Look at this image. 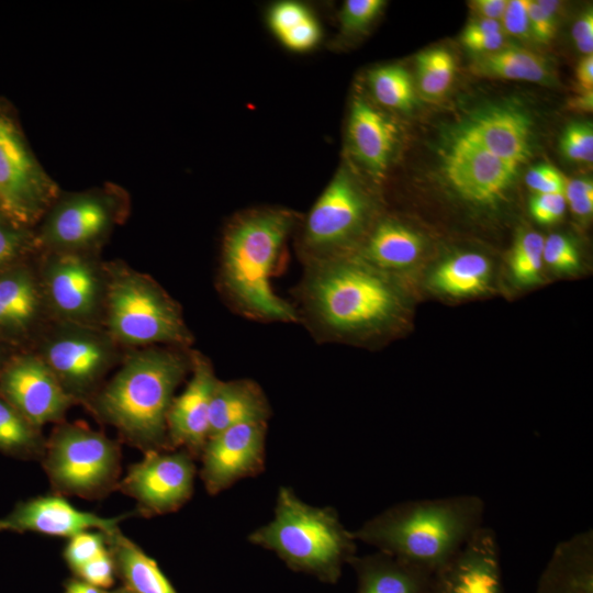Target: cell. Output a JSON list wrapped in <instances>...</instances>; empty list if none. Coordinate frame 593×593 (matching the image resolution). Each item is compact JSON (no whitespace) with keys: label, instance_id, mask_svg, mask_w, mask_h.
I'll return each instance as SVG.
<instances>
[{"label":"cell","instance_id":"6da1fadb","mask_svg":"<svg viewBox=\"0 0 593 593\" xmlns=\"http://www.w3.org/2000/svg\"><path fill=\"white\" fill-rule=\"evenodd\" d=\"M291 296L298 323L320 344L381 334L400 311L392 280L355 256L303 266Z\"/></svg>","mask_w":593,"mask_h":593},{"label":"cell","instance_id":"7a4b0ae2","mask_svg":"<svg viewBox=\"0 0 593 593\" xmlns=\"http://www.w3.org/2000/svg\"><path fill=\"white\" fill-rule=\"evenodd\" d=\"M301 215L282 206H257L236 213L222 236L216 288L237 315L260 323H298L290 301L271 280Z\"/></svg>","mask_w":593,"mask_h":593},{"label":"cell","instance_id":"3957f363","mask_svg":"<svg viewBox=\"0 0 593 593\" xmlns=\"http://www.w3.org/2000/svg\"><path fill=\"white\" fill-rule=\"evenodd\" d=\"M191 370V348H137L86 403L131 446L168 450L167 414L175 392Z\"/></svg>","mask_w":593,"mask_h":593},{"label":"cell","instance_id":"277c9868","mask_svg":"<svg viewBox=\"0 0 593 593\" xmlns=\"http://www.w3.org/2000/svg\"><path fill=\"white\" fill-rule=\"evenodd\" d=\"M484 512L475 494L411 500L383 510L353 535L432 574L483 526Z\"/></svg>","mask_w":593,"mask_h":593},{"label":"cell","instance_id":"5b68a950","mask_svg":"<svg viewBox=\"0 0 593 593\" xmlns=\"http://www.w3.org/2000/svg\"><path fill=\"white\" fill-rule=\"evenodd\" d=\"M248 540L276 552L289 567L329 581L356 556L358 542L333 507L310 505L289 486L278 491L273 518Z\"/></svg>","mask_w":593,"mask_h":593},{"label":"cell","instance_id":"8992f818","mask_svg":"<svg viewBox=\"0 0 593 593\" xmlns=\"http://www.w3.org/2000/svg\"><path fill=\"white\" fill-rule=\"evenodd\" d=\"M105 265L102 327L120 346L191 348L180 304L154 278L119 262Z\"/></svg>","mask_w":593,"mask_h":593},{"label":"cell","instance_id":"52a82bcc","mask_svg":"<svg viewBox=\"0 0 593 593\" xmlns=\"http://www.w3.org/2000/svg\"><path fill=\"white\" fill-rule=\"evenodd\" d=\"M372 206L363 186L340 167L294 231L302 266L354 256Z\"/></svg>","mask_w":593,"mask_h":593},{"label":"cell","instance_id":"ba28073f","mask_svg":"<svg viewBox=\"0 0 593 593\" xmlns=\"http://www.w3.org/2000/svg\"><path fill=\"white\" fill-rule=\"evenodd\" d=\"M121 452L115 440L82 423H58L42 457L56 494L97 500L118 489Z\"/></svg>","mask_w":593,"mask_h":593},{"label":"cell","instance_id":"9c48e42d","mask_svg":"<svg viewBox=\"0 0 593 593\" xmlns=\"http://www.w3.org/2000/svg\"><path fill=\"white\" fill-rule=\"evenodd\" d=\"M120 345L102 327L51 321L35 351L77 402L87 403L121 361Z\"/></svg>","mask_w":593,"mask_h":593},{"label":"cell","instance_id":"30bf717a","mask_svg":"<svg viewBox=\"0 0 593 593\" xmlns=\"http://www.w3.org/2000/svg\"><path fill=\"white\" fill-rule=\"evenodd\" d=\"M37 275L52 321L102 326L105 264L89 251H47Z\"/></svg>","mask_w":593,"mask_h":593},{"label":"cell","instance_id":"8fae6325","mask_svg":"<svg viewBox=\"0 0 593 593\" xmlns=\"http://www.w3.org/2000/svg\"><path fill=\"white\" fill-rule=\"evenodd\" d=\"M56 186L35 161L19 130L0 111V213L26 227L48 212Z\"/></svg>","mask_w":593,"mask_h":593},{"label":"cell","instance_id":"7c38bea8","mask_svg":"<svg viewBox=\"0 0 593 593\" xmlns=\"http://www.w3.org/2000/svg\"><path fill=\"white\" fill-rule=\"evenodd\" d=\"M194 475L193 457L188 451L150 450L130 467L118 489L136 501L143 515H163L191 497Z\"/></svg>","mask_w":593,"mask_h":593},{"label":"cell","instance_id":"4fadbf2b","mask_svg":"<svg viewBox=\"0 0 593 593\" xmlns=\"http://www.w3.org/2000/svg\"><path fill=\"white\" fill-rule=\"evenodd\" d=\"M0 395L36 427L61 423L77 402L34 351L9 361L0 372Z\"/></svg>","mask_w":593,"mask_h":593},{"label":"cell","instance_id":"5bb4252c","mask_svg":"<svg viewBox=\"0 0 593 593\" xmlns=\"http://www.w3.org/2000/svg\"><path fill=\"white\" fill-rule=\"evenodd\" d=\"M116 206L110 197L96 193L61 200L47 213L38 246L47 251H89L110 231Z\"/></svg>","mask_w":593,"mask_h":593},{"label":"cell","instance_id":"9a60e30c","mask_svg":"<svg viewBox=\"0 0 593 593\" xmlns=\"http://www.w3.org/2000/svg\"><path fill=\"white\" fill-rule=\"evenodd\" d=\"M267 423H245L211 436L200 455L201 479L210 494L261 471Z\"/></svg>","mask_w":593,"mask_h":593},{"label":"cell","instance_id":"2e32d148","mask_svg":"<svg viewBox=\"0 0 593 593\" xmlns=\"http://www.w3.org/2000/svg\"><path fill=\"white\" fill-rule=\"evenodd\" d=\"M424 593H503L501 555L494 530L481 526L429 575Z\"/></svg>","mask_w":593,"mask_h":593},{"label":"cell","instance_id":"e0dca14e","mask_svg":"<svg viewBox=\"0 0 593 593\" xmlns=\"http://www.w3.org/2000/svg\"><path fill=\"white\" fill-rule=\"evenodd\" d=\"M532 127L530 118L524 109L512 103H500L473 111L450 135L519 168L532 156Z\"/></svg>","mask_w":593,"mask_h":593},{"label":"cell","instance_id":"ac0fdd59","mask_svg":"<svg viewBox=\"0 0 593 593\" xmlns=\"http://www.w3.org/2000/svg\"><path fill=\"white\" fill-rule=\"evenodd\" d=\"M443 169L452 188L477 203L500 200L518 171V167L451 135L443 155Z\"/></svg>","mask_w":593,"mask_h":593},{"label":"cell","instance_id":"d6986e66","mask_svg":"<svg viewBox=\"0 0 593 593\" xmlns=\"http://www.w3.org/2000/svg\"><path fill=\"white\" fill-rule=\"evenodd\" d=\"M189 374L183 391L175 395L169 407L167 440L169 449L182 448L195 457L210 436V402L217 377L209 357L193 349Z\"/></svg>","mask_w":593,"mask_h":593},{"label":"cell","instance_id":"ffe728a7","mask_svg":"<svg viewBox=\"0 0 593 593\" xmlns=\"http://www.w3.org/2000/svg\"><path fill=\"white\" fill-rule=\"evenodd\" d=\"M127 515L102 517L80 511L63 495H43L19 503L0 518V530L38 533L46 536L70 538L79 533L97 529L111 534Z\"/></svg>","mask_w":593,"mask_h":593},{"label":"cell","instance_id":"44dd1931","mask_svg":"<svg viewBox=\"0 0 593 593\" xmlns=\"http://www.w3.org/2000/svg\"><path fill=\"white\" fill-rule=\"evenodd\" d=\"M398 137V126L387 114L363 98H354L347 125L349 152L374 180L384 177Z\"/></svg>","mask_w":593,"mask_h":593},{"label":"cell","instance_id":"7402d4cb","mask_svg":"<svg viewBox=\"0 0 593 593\" xmlns=\"http://www.w3.org/2000/svg\"><path fill=\"white\" fill-rule=\"evenodd\" d=\"M37 272L14 265L0 273V333L23 336L51 322Z\"/></svg>","mask_w":593,"mask_h":593},{"label":"cell","instance_id":"603a6c76","mask_svg":"<svg viewBox=\"0 0 593 593\" xmlns=\"http://www.w3.org/2000/svg\"><path fill=\"white\" fill-rule=\"evenodd\" d=\"M536 593H593V530L560 541L537 584Z\"/></svg>","mask_w":593,"mask_h":593},{"label":"cell","instance_id":"cb8c5ba5","mask_svg":"<svg viewBox=\"0 0 593 593\" xmlns=\"http://www.w3.org/2000/svg\"><path fill=\"white\" fill-rule=\"evenodd\" d=\"M270 403L262 388L253 379L217 378L210 402V436L245 423H267Z\"/></svg>","mask_w":593,"mask_h":593},{"label":"cell","instance_id":"d4e9b609","mask_svg":"<svg viewBox=\"0 0 593 593\" xmlns=\"http://www.w3.org/2000/svg\"><path fill=\"white\" fill-rule=\"evenodd\" d=\"M422 239L418 234L392 219L376 223L367 234L355 257L387 278L411 267L419 257Z\"/></svg>","mask_w":593,"mask_h":593},{"label":"cell","instance_id":"484cf974","mask_svg":"<svg viewBox=\"0 0 593 593\" xmlns=\"http://www.w3.org/2000/svg\"><path fill=\"white\" fill-rule=\"evenodd\" d=\"M350 563L357 572V593H424L430 575L381 551L355 556Z\"/></svg>","mask_w":593,"mask_h":593},{"label":"cell","instance_id":"4316f807","mask_svg":"<svg viewBox=\"0 0 593 593\" xmlns=\"http://www.w3.org/2000/svg\"><path fill=\"white\" fill-rule=\"evenodd\" d=\"M115 571L133 593H177L157 562L120 529L107 534Z\"/></svg>","mask_w":593,"mask_h":593},{"label":"cell","instance_id":"83f0119b","mask_svg":"<svg viewBox=\"0 0 593 593\" xmlns=\"http://www.w3.org/2000/svg\"><path fill=\"white\" fill-rule=\"evenodd\" d=\"M271 32L293 52H307L321 41L322 29L310 9L296 1H280L268 11Z\"/></svg>","mask_w":593,"mask_h":593},{"label":"cell","instance_id":"f1b7e54d","mask_svg":"<svg viewBox=\"0 0 593 593\" xmlns=\"http://www.w3.org/2000/svg\"><path fill=\"white\" fill-rule=\"evenodd\" d=\"M471 69L480 76L542 83L551 77L541 56L515 47L481 54L472 63Z\"/></svg>","mask_w":593,"mask_h":593},{"label":"cell","instance_id":"f546056e","mask_svg":"<svg viewBox=\"0 0 593 593\" xmlns=\"http://www.w3.org/2000/svg\"><path fill=\"white\" fill-rule=\"evenodd\" d=\"M489 276V260L482 255L468 253L455 256L441 264L433 281L438 289L448 294L466 296L483 291Z\"/></svg>","mask_w":593,"mask_h":593},{"label":"cell","instance_id":"4dcf8cb0","mask_svg":"<svg viewBox=\"0 0 593 593\" xmlns=\"http://www.w3.org/2000/svg\"><path fill=\"white\" fill-rule=\"evenodd\" d=\"M45 446L41 428L0 395V451L20 458L42 459Z\"/></svg>","mask_w":593,"mask_h":593},{"label":"cell","instance_id":"1f68e13d","mask_svg":"<svg viewBox=\"0 0 593 593\" xmlns=\"http://www.w3.org/2000/svg\"><path fill=\"white\" fill-rule=\"evenodd\" d=\"M369 85L374 99L385 108L407 112L415 103L410 74L402 67L388 65L369 72Z\"/></svg>","mask_w":593,"mask_h":593},{"label":"cell","instance_id":"d6a6232c","mask_svg":"<svg viewBox=\"0 0 593 593\" xmlns=\"http://www.w3.org/2000/svg\"><path fill=\"white\" fill-rule=\"evenodd\" d=\"M417 80L422 93L428 99H438L451 86L456 63L454 56L444 48H433L416 57Z\"/></svg>","mask_w":593,"mask_h":593},{"label":"cell","instance_id":"836d02e7","mask_svg":"<svg viewBox=\"0 0 593 593\" xmlns=\"http://www.w3.org/2000/svg\"><path fill=\"white\" fill-rule=\"evenodd\" d=\"M545 238L536 232L523 234L513 249L511 267L514 277L522 283L539 279L544 258Z\"/></svg>","mask_w":593,"mask_h":593},{"label":"cell","instance_id":"e575fe53","mask_svg":"<svg viewBox=\"0 0 593 593\" xmlns=\"http://www.w3.org/2000/svg\"><path fill=\"white\" fill-rule=\"evenodd\" d=\"M38 246L26 227L19 226L0 214V273Z\"/></svg>","mask_w":593,"mask_h":593},{"label":"cell","instance_id":"d590c367","mask_svg":"<svg viewBox=\"0 0 593 593\" xmlns=\"http://www.w3.org/2000/svg\"><path fill=\"white\" fill-rule=\"evenodd\" d=\"M461 42L468 49L480 54L499 51L504 43L502 24L499 21L478 18L466 26Z\"/></svg>","mask_w":593,"mask_h":593},{"label":"cell","instance_id":"8d00e7d4","mask_svg":"<svg viewBox=\"0 0 593 593\" xmlns=\"http://www.w3.org/2000/svg\"><path fill=\"white\" fill-rule=\"evenodd\" d=\"M107 545V533L86 530L69 538L64 556L68 566L76 572L85 563L105 551Z\"/></svg>","mask_w":593,"mask_h":593},{"label":"cell","instance_id":"74e56055","mask_svg":"<svg viewBox=\"0 0 593 593\" xmlns=\"http://www.w3.org/2000/svg\"><path fill=\"white\" fill-rule=\"evenodd\" d=\"M385 5L383 0H347L345 1L339 22L345 34H358L366 31Z\"/></svg>","mask_w":593,"mask_h":593},{"label":"cell","instance_id":"f35d334b","mask_svg":"<svg viewBox=\"0 0 593 593\" xmlns=\"http://www.w3.org/2000/svg\"><path fill=\"white\" fill-rule=\"evenodd\" d=\"M561 150L569 159L579 163L593 160V128L591 123H571L561 137Z\"/></svg>","mask_w":593,"mask_h":593},{"label":"cell","instance_id":"ab89813d","mask_svg":"<svg viewBox=\"0 0 593 593\" xmlns=\"http://www.w3.org/2000/svg\"><path fill=\"white\" fill-rule=\"evenodd\" d=\"M558 5L557 1L528 2L529 33L540 44H548L555 36Z\"/></svg>","mask_w":593,"mask_h":593},{"label":"cell","instance_id":"60d3db41","mask_svg":"<svg viewBox=\"0 0 593 593\" xmlns=\"http://www.w3.org/2000/svg\"><path fill=\"white\" fill-rule=\"evenodd\" d=\"M542 258L557 270L570 271L579 266V255L574 245L559 234H552L545 239Z\"/></svg>","mask_w":593,"mask_h":593},{"label":"cell","instance_id":"b9f144b4","mask_svg":"<svg viewBox=\"0 0 593 593\" xmlns=\"http://www.w3.org/2000/svg\"><path fill=\"white\" fill-rule=\"evenodd\" d=\"M115 566L107 549L98 557L80 567L75 573L85 582L100 589H109L114 582Z\"/></svg>","mask_w":593,"mask_h":593},{"label":"cell","instance_id":"7bdbcfd3","mask_svg":"<svg viewBox=\"0 0 593 593\" xmlns=\"http://www.w3.org/2000/svg\"><path fill=\"white\" fill-rule=\"evenodd\" d=\"M526 184L536 193H562L567 180L562 174L550 165H537L528 170Z\"/></svg>","mask_w":593,"mask_h":593},{"label":"cell","instance_id":"ee69618b","mask_svg":"<svg viewBox=\"0 0 593 593\" xmlns=\"http://www.w3.org/2000/svg\"><path fill=\"white\" fill-rule=\"evenodd\" d=\"M562 193H536L529 203L533 217L541 224H552L560 220L566 211Z\"/></svg>","mask_w":593,"mask_h":593},{"label":"cell","instance_id":"f6af8a7d","mask_svg":"<svg viewBox=\"0 0 593 593\" xmlns=\"http://www.w3.org/2000/svg\"><path fill=\"white\" fill-rule=\"evenodd\" d=\"M528 2L529 0H511L506 3L502 27L513 36L527 38L530 35Z\"/></svg>","mask_w":593,"mask_h":593},{"label":"cell","instance_id":"bcb514c9","mask_svg":"<svg viewBox=\"0 0 593 593\" xmlns=\"http://www.w3.org/2000/svg\"><path fill=\"white\" fill-rule=\"evenodd\" d=\"M572 37L577 48L585 54L591 55L593 52V12L588 9L574 23L572 29Z\"/></svg>","mask_w":593,"mask_h":593},{"label":"cell","instance_id":"7dc6e473","mask_svg":"<svg viewBox=\"0 0 593 593\" xmlns=\"http://www.w3.org/2000/svg\"><path fill=\"white\" fill-rule=\"evenodd\" d=\"M506 0H475L471 2V8L479 18L499 21L502 20Z\"/></svg>","mask_w":593,"mask_h":593},{"label":"cell","instance_id":"c3c4849f","mask_svg":"<svg viewBox=\"0 0 593 593\" xmlns=\"http://www.w3.org/2000/svg\"><path fill=\"white\" fill-rule=\"evenodd\" d=\"M575 77L581 91H593V56L585 55L578 64Z\"/></svg>","mask_w":593,"mask_h":593},{"label":"cell","instance_id":"681fc988","mask_svg":"<svg viewBox=\"0 0 593 593\" xmlns=\"http://www.w3.org/2000/svg\"><path fill=\"white\" fill-rule=\"evenodd\" d=\"M593 194V182L591 179H573L566 182L564 199L570 203L582 197Z\"/></svg>","mask_w":593,"mask_h":593},{"label":"cell","instance_id":"f907efd6","mask_svg":"<svg viewBox=\"0 0 593 593\" xmlns=\"http://www.w3.org/2000/svg\"><path fill=\"white\" fill-rule=\"evenodd\" d=\"M65 593H109L103 589L91 585L82 580L69 581Z\"/></svg>","mask_w":593,"mask_h":593},{"label":"cell","instance_id":"816d5d0a","mask_svg":"<svg viewBox=\"0 0 593 593\" xmlns=\"http://www.w3.org/2000/svg\"><path fill=\"white\" fill-rule=\"evenodd\" d=\"M570 107L575 110L591 111L593 107V91H581L570 101Z\"/></svg>","mask_w":593,"mask_h":593},{"label":"cell","instance_id":"f5cc1de1","mask_svg":"<svg viewBox=\"0 0 593 593\" xmlns=\"http://www.w3.org/2000/svg\"><path fill=\"white\" fill-rule=\"evenodd\" d=\"M112 593H133L132 591H130L128 589L126 588H123V589H120V590H116Z\"/></svg>","mask_w":593,"mask_h":593},{"label":"cell","instance_id":"db71d44e","mask_svg":"<svg viewBox=\"0 0 593 593\" xmlns=\"http://www.w3.org/2000/svg\"><path fill=\"white\" fill-rule=\"evenodd\" d=\"M3 360V350H2V347L0 346V365Z\"/></svg>","mask_w":593,"mask_h":593},{"label":"cell","instance_id":"11a10c76","mask_svg":"<svg viewBox=\"0 0 593 593\" xmlns=\"http://www.w3.org/2000/svg\"><path fill=\"white\" fill-rule=\"evenodd\" d=\"M1 214V213H0Z\"/></svg>","mask_w":593,"mask_h":593}]
</instances>
